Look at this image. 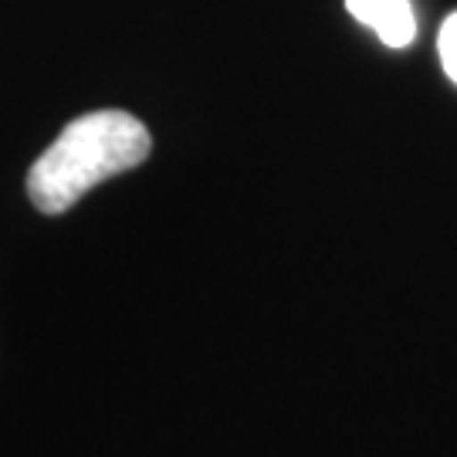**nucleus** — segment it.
Wrapping results in <instances>:
<instances>
[{
    "mask_svg": "<svg viewBox=\"0 0 457 457\" xmlns=\"http://www.w3.org/2000/svg\"><path fill=\"white\" fill-rule=\"evenodd\" d=\"M345 7L360 24L379 34V41L390 48H407L417 34L410 0H345Z\"/></svg>",
    "mask_w": 457,
    "mask_h": 457,
    "instance_id": "2",
    "label": "nucleus"
},
{
    "mask_svg": "<svg viewBox=\"0 0 457 457\" xmlns=\"http://www.w3.org/2000/svg\"><path fill=\"white\" fill-rule=\"evenodd\" d=\"M437 51H441V65L447 71V79L457 82V11L441 28V37H437Z\"/></svg>",
    "mask_w": 457,
    "mask_h": 457,
    "instance_id": "3",
    "label": "nucleus"
},
{
    "mask_svg": "<svg viewBox=\"0 0 457 457\" xmlns=\"http://www.w3.org/2000/svg\"><path fill=\"white\" fill-rule=\"evenodd\" d=\"M149 132L136 115L102 109L68 122L28 173V196L41 213H65L92 187L149 156Z\"/></svg>",
    "mask_w": 457,
    "mask_h": 457,
    "instance_id": "1",
    "label": "nucleus"
}]
</instances>
